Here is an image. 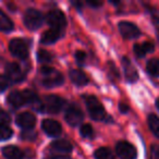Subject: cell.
I'll return each mask as SVG.
<instances>
[{
    "label": "cell",
    "instance_id": "obj_1",
    "mask_svg": "<svg viewBox=\"0 0 159 159\" xmlns=\"http://www.w3.org/2000/svg\"><path fill=\"white\" fill-rule=\"evenodd\" d=\"M40 74V83L47 89L58 86L63 83V76L62 74L51 66H43L39 71Z\"/></svg>",
    "mask_w": 159,
    "mask_h": 159
},
{
    "label": "cell",
    "instance_id": "obj_2",
    "mask_svg": "<svg viewBox=\"0 0 159 159\" xmlns=\"http://www.w3.org/2000/svg\"><path fill=\"white\" fill-rule=\"evenodd\" d=\"M85 102H86L89 115L94 120H104L106 118V111L96 97L87 96L85 97Z\"/></svg>",
    "mask_w": 159,
    "mask_h": 159
},
{
    "label": "cell",
    "instance_id": "obj_3",
    "mask_svg": "<svg viewBox=\"0 0 159 159\" xmlns=\"http://www.w3.org/2000/svg\"><path fill=\"white\" fill-rule=\"evenodd\" d=\"M43 23V14L35 9H29L24 14V24L29 30H37Z\"/></svg>",
    "mask_w": 159,
    "mask_h": 159
},
{
    "label": "cell",
    "instance_id": "obj_4",
    "mask_svg": "<svg viewBox=\"0 0 159 159\" xmlns=\"http://www.w3.org/2000/svg\"><path fill=\"white\" fill-rule=\"evenodd\" d=\"M9 49L11 53L14 57L19 58V59H26L29 56V47L27 44L23 39L16 38V39H12L10 42Z\"/></svg>",
    "mask_w": 159,
    "mask_h": 159
},
{
    "label": "cell",
    "instance_id": "obj_5",
    "mask_svg": "<svg viewBox=\"0 0 159 159\" xmlns=\"http://www.w3.org/2000/svg\"><path fill=\"white\" fill-rule=\"evenodd\" d=\"M117 155L120 157V159H135L137 156L136 148L132 144L128 142H119L116 147Z\"/></svg>",
    "mask_w": 159,
    "mask_h": 159
},
{
    "label": "cell",
    "instance_id": "obj_6",
    "mask_svg": "<svg viewBox=\"0 0 159 159\" xmlns=\"http://www.w3.org/2000/svg\"><path fill=\"white\" fill-rule=\"evenodd\" d=\"M47 22L53 30H61L66 26V18L60 10H51L47 14Z\"/></svg>",
    "mask_w": 159,
    "mask_h": 159
},
{
    "label": "cell",
    "instance_id": "obj_7",
    "mask_svg": "<svg viewBox=\"0 0 159 159\" xmlns=\"http://www.w3.org/2000/svg\"><path fill=\"white\" fill-rule=\"evenodd\" d=\"M64 105V102L62 98H60L59 96L56 95H48L45 99V106L44 109H46L47 112L49 113H58L62 109Z\"/></svg>",
    "mask_w": 159,
    "mask_h": 159
},
{
    "label": "cell",
    "instance_id": "obj_8",
    "mask_svg": "<svg viewBox=\"0 0 159 159\" xmlns=\"http://www.w3.org/2000/svg\"><path fill=\"white\" fill-rule=\"evenodd\" d=\"M119 31L121 33V35L124 38H128V39L136 38L141 35V31H139V27L131 22H120Z\"/></svg>",
    "mask_w": 159,
    "mask_h": 159
},
{
    "label": "cell",
    "instance_id": "obj_9",
    "mask_svg": "<svg viewBox=\"0 0 159 159\" xmlns=\"http://www.w3.org/2000/svg\"><path fill=\"white\" fill-rule=\"evenodd\" d=\"M6 73H7V77L11 80L12 82H21L25 77V74L21 66L16 62H11L8 63L6 66Z\"/></svg>",
    "mask_w": 159,
    "mask_h": 159
},
{
    "label": "cell",
    "instance_id": "obj_10",
    "mask_svg": "<svg viewBox=\"0 0 159 159\" xmlns=\"http://www.w3.org/2000/svg\"><path fill=\"white\" fill-rule=\"evenodd\" d=\"M66 121L68 122L70 125L76 126L79 125L83 120V113L82 111L80 110L77 107L75 106H70L66 111Z\"/></svg>",
    "mask_w": 159,
    "mask_h": 159
},
{
    "label": "cell",
    "instance_id": "obj_11",
    "mask_svg": "<svg viewBox=\"0 0 159 159\" xmlns=\"http://www.w3.org/2000/svg\"><path fill=\"white\" fill-rule=\"evenodd\" d=\"M16 123L24 130H31L34 128L36 123V117L31 112L20 113L16 118Z\"/></svg>",
    "mask_w": 159,
    "mask_h": 159
},
{
    "label": "cell",
    "instance_id": "obj_12",
    "mask_svg": "<svg viewBox=\"0 0 159 159\" xmlns=\"http://www.w3.org/2000/svg\"><path fill=\"white\" fill-rule=\"evenodd\" d=\"M42 129L49 136H58L61 133V125L55 120L46 119L43 121Z\"/></svg>",
    "mask_w": 159,
    "mask_h": 159
},
{
    "label": "cell",
    "instance_id": "obj_13",
    "mask_svg": "<svg viewBox=\"0 0 159 159\" xmlns=\"http://www.w3.org/2000/svg\"><path fill=\"white\" fill-rule=\"evenodd\" d=\"M123 69H124V73H125V77L129 82H135L137 79H139V74H137L136 69L133 66V64L131 63V61L128 58H123Z\"/></svg>",
    "mask_w": 159,
    "mask_h": 159
},
{
    "label": "cell",
    "instance_id": "obj_14",
    "mask_svg": "<svg viewBox=\"0 0 159 159\" xmlns=\"http://www.w3.org/2000/svg\"><path fill=\"white\" fill-rule=\"evenodd\" d=\"M70 79L74 84L79 86H84L89 83V79L85 73L81 70H72L70 72Z\"/></svg>",
    "mask_w": 159,
    "mask_h": 159
},
{
    "label": "cell",
    "instance_id": "obj_15",
    "mask_svg": "<svg viewBox=\"0 0 159 159\" xmlns=\"http://www.w3.org/2000/svg\"><path fill=\"white\" fill-rule=\"evenodd\" d=\"M51 149L57 152H62V154H68L72 150V145L66 139H58L51 144Z\"/></svg>",
    "mask_w": 159,
    "mask_h": 159
},
{
    "label": "cell",
    "instance_id": "obj_16",
    "mask_svg": "<svg viewBox=\"0 0 159 159\" xmlns=\"http://www.w3.org/2000/svg\"><path fill=\"white\" fill-rule=\"evenodd\" d=\"M60 37H61V32H60L59 30L50 29L45 32L40 40H42L43 44L49 45V44H53L55 42H57Z\"/></svg>",
    "mask_w": 159,
    "mask_h": 159
},
{
    "label": "cell",
    "instance_id": "obj_17",
    "mask_svg": "<svg viewBox=\"0 0 159 159\" xmlns=\"http://www.w3.org/2000/svg\"><path fill=\"white\" fill-rule=\"evenodd\" d=\"M9 102L13 107H16V108L22 107L23 105L26 104L24 93H23V92H18V91L12 92V93L9 95Z\"/></svg>",
    "mask_w": 159,
    "mask_h": 159
},
{
    "label": "cell",
    "instance_id": "obj_18",
    "mask_svg": "<svg viewBox=\"0 0 159 159\" xmlns=\"http://www.w3.org/2000/svg\"><path fill=\"white\" fill-rule=\"evenodd\" d=\"M154 51V44L150 42H145L143 44H136L134 46V52L139 58H142L148 52Z\"/></svg>",
    "mask_w": 159,
    "mask_h": 159
},
{
    "label": "cell",
    "instance_id": "obj_19",
    "mask_svg": "<svg viewBox=\"0 0 159 159\" xmlns=\"http://www.w3.org/2000/svg\"><path fill=\"white\" fill-rule=\"evenodd\" d=\"M2 154L7 159H23V154L16 146H6L2 148Z\"/></svg>",
    "mask_w": 159,
    "mask_h": 159
},
{
    "label": "cell",
    "instance_id": "obj_20",
    "mask_svg": "<svg viewBox=\"0 0 159 159\" xmlns=\"http://www.w3.org/2000/svg\"><path fill=\"white\" fill-rule=\"evenodd\" d=\"M13 29V23L8 18L7 14H5L2 11H0V31L9 32Z\"/></svg>",
    "mask_w": 159,
    "mask_h": 159
},
{
    "label": "cell",
    "instance_id": "obj_21",
    "mask_svg": "<svg viewBox=\"0 0 159 159\" xmlns=\"http://www.w3.org/2000/svg\"><path fill=\"white\" fill-rule=\"evenodd\" d=\"M148 126L156 137H159V118L156 115L148 116Z\"/></svg>",
    "mask_w": 159,
    "mask_h": 159
},
{
    "label": "cell",
    "instance_id": "obj_22",
    "mask_svg": "<svg viewBox=\"0 0 159 159\" xmlns=\"http://www.w3.org/2000/svg\"><path fill=\"white\" fill-rule=\"evenodd\" d=\"M146 70L152 76H159V59H150L147 62Z\"/></svg>",
    "mask_w": 159,
    "mask_h": 159
},
{
    "label": "cell",
    "instance_id": "obj_23",
    "mask_svg": "<svg viewBox=\"0 0 159 159\" xmlns=\"http://www.w3.org/2000/svg\"><path fill=\"white\" fill-rule=\"evenodd\" d=\"M96 159H115V156L110 149L106 147H100L95 152Z\"/></svg>",
    "mask_w": 159,
    "mask_h": 159
},
{
    "label": "cell",
    "instance_id": "obj_24",
    "mask_svg": "<svg viewBox=\"0 0 159 159\" xmlns=\"http://www.w3.org/2000/svg\"><path fill=\"white\" fill-rule=\"evenodd\" d=\"M12 136V130L8 125L0 124V141H6Z\"/></svg>",
    "mask_w": 159,
    "mask_h": 159
},
{
    "label": "cell",
    "instance_id": "obj_25",
    "mask_svg": "<svg viewBox=\"0 0 159 159\" xmlns=\"http://www.w3.org/2000/svg\"><path fill=\"white\" fill-rule=\"evenodd\" d=\"M94 134L93 128H92L89 124H84V125L81 128V135L83 137H92Z\"/></svg>",
    "mask_w": 159,
    "mask_h": 159
},
{
    "label": "cell",
    "instance_id": "obj_26",
    "mask_svg": "<svg viewBox=\"0 0 159 159\" xmlns=\"http://www.w3.org/2000/svg\"><path fill=\"white\" fill-rule=\"evenodd\" d=\"M37 58L40 62H49L51 60V55L46 50H38Z\"/></svg>",
    "mask_w": 159,
    "mask_h": 159
},
{
    "label": "cell",
    "instance_id": "obj_27",
    "mask_svg": "<svg viewBox=\"0 0 159 159\" xmlns=\"http://www.w3.org/2000/svg\"><path fill=\"white\" fill-rule=\"evenodd\" d=\"M75 59H76V62L79 64H84L85 61H86V53L82 50H79L75 52Z\"/></svg>",
    "mask_w": 159,
    "mask_h": 159
},
{
    "label": "cell",
    "instance_id": "obj_28",
    "mask_svg": "<svg viewBox=\"0 0 159 159\" xmlns=\"http://www.w3.org/2000/svg\"><path fill=\"white\" fill-rule=\"evenodd\" d=\"M10 122V116L7 111L0 109V124H5L8 125V123Z\"/></svg>",
    "mask_w": 159,
    "mask_h": 159
},
{
    "label": "cell",
    "instance_id": "obj_29",
    "mask_svg": "<svg viewBox=\"0 0 159 159\" xmlns=\"http://www.w3.org/2000/svg\"><path fill=\"white\" fill-rule=\"evenodd\" d=\"M9 86V79L5 75L0 74V92H3Z\"/></svg>",
    "mask_w": 159,
    "mask_h": 159
},
{
    "label": "cell",
    "instance_id": "obj_30",
    "mask_svg": "<svg viewBox=\"0 0 159 159\" xmlns=\"http://www.w3.org/2000/svg\"><path fill=\"white\" fill-rule=\"evenodd\" d=\"M150 159H159V145H152L150 148Z\"/></svg>",
    "mask_w": 159,
    "mask_h": 159
},
{
    "label": "cell",
    "instance_id": "obj_31",
    "mask_svg": "<svg viewBox=\"0 0 159 159\" xmlns=\"http://www.w3.org/2000/svg\"><path fill=\"white\" fill-rule=\"evenodd\" d=\"M35 136H36V134L33 132V131H31V130L25 131V132H23V134H22L23 139H29V141H32V139H34V137H35Z\"/></svg>",
    "mask_w": 159,
    "mask_h": 159
},
{
    "label": "cell",
    "instance_id": "obj_32",
    "mask_svg": "<svg viewBox=\"0 0 159 159\" xmlns=\"http://www.w3.org/2000/svg\"><path fill=\"white\" fill-rule=\"evenodd\" d=\"M87 5H89L91 7L97 8V7H100V6L102 5V1H91V0H89V1H87Z\"/></svg>",
    "mask_w": 159,
    "mask_h": 159
},
{
    "label": "cell",
    "instance_id": "obj_33",
    "mask_svg": "<svg viewBox=\"0 0 159 159\" xmlns=\"http://www.w3.org/2000/svg\"><path fill=\"white\" fill-rule=\"evenodd\" d=\"M119 109L122 113H126L129 111V107H128V105H125V104H120Z\"/></svg>",
    "mask_w": 159,
    "mask_h": 159
},
{
    "label": "cell",
    "instance_id": "obj_34",
    "mask_svg": "<svg viewBox=\"0 0 159 159\" xmlns=\"http://www.w3.org/2000/svg\"><path fill=\"white\" fill-rule=\"evenodd\" d=\"M47 159H71L69 157H64V156H53V157H49Z\"/></svg>",
    "mask_w": 159,
    "mask_h": 159
},
{
    "label": "cell",
    "instance_id": "obj_35",
    "mask_svg": "<svg viewBox=\"0 0 159 159\" xmlns=\"http://www.w3.org/2000/svg\"><path fill=\"white\" fill-rule=\"evenodd\" d=\"M156 106H157V108H158V110H159V98L157 99V102H156Z\"/></svg>",
    "mask_w": 159,
    "mask_h": 159
}]
</instances>
